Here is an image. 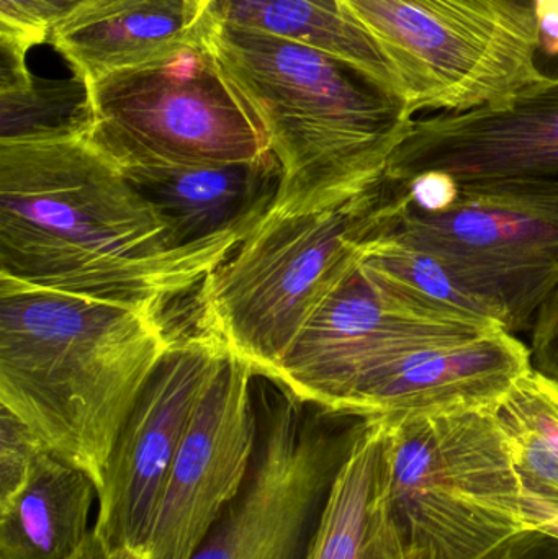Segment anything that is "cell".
<instances>
[{
    "mask_svg": "<svg viewBox=\"0 0 558 559\" xmlns=\"http://www.w3.org/2000/svg\"><path fill=\"white\" fill-rule=\"evenodd\" d=\"M205 0H92L49 33V45L87 82L169 55L202 33Z\"/></svg>",
    "mask_w": 558,
    "mask_h": 559,
    "instance_id": "16",
    "label": "cell"
},
{
    "mask_svg": "<svg viewBox=\"0 0 558 559\" xmlns=\"http://www.w3.org/2000/svg\"><path fill=\"white\" fill-rule=\"evenodd\" d=\"M390 233L431 255L513 332L530 329L558 288V180H412Z\"/></svg>",
    "mask_w": 558,
    "mask_h": 559,
    "instance_id": "5",
    "label": "cell"
},
{
    "mask_svg": "<svg viewBox=\"0 0 558 559\" xmlns=\"http://www.w3.org/2000/svg\"><path fill=\"white\" fill-rule=\"evenodd\" d=\"M182 248L239 246L269 215L281 189L274 153L251 163L124 173Z\"/></svg>",
    "mask_w": 558,
    "mask_h": 559,
    "instance_id": "15",
    "label": "cell"
},
{
    "mask_svg": "<svg viewBox=\"0 0 558 559\" xmlns=\"http://www.w3.org/2000/svg\"><path fill=\"white\" fill-rule=\"evenodd\" d=\"M531 364L534 370L558 383V288L534 321Z\"/></svg>",
    "mask_w": 558,
    "mask_h": 559,
    "instance_id": "24",
    "label": "cell"
},
{
    "mask_svg": "<svg viewBox=\"0 0 558 559\" xmlns=\"http://www.w3.org/2000/svg\"><path fill=\"white\" fill-rule=\"evenodd\" d=\"M236 248L177 245L87 136L0 143V282L163 311Z\"/></svg>",
    "mask_w": 558,
    "mask_h": 559,
    "instance_id": "1",
    "label": "cell"
},
{
    "mask_svg": "<svg viewBox=\"0 0 558 559\" xmlns=\"http://www.w3.org/2000/svg\"><path fill=\"white\" fill-rule=\"evenodd\" d=\"M206 3H209V0H205Z\"/></svg>",
    "mask_w": 558,
    "mask_h": 559,
    "instance_id": "30",
    "label": "cell"
},
{
    "mask_svg": "<svg viewBox=\"0 0 558 559\" xmlns=\"http://www.w3.org/2000/svg\"><path fill=\"white\" fill-rule=\"evenodd\" d=\"M225 355V345L203 331L174 338L121 427L94 525L121 559H141L180 443Z\"/></svg>",
    "mask_w": 558,
    "mask_h": 559,
    "instance_id": "10",
    "label": "cell"
},
{
    "mask_svg": "<svg viewBox=\"0 0 558 559\" xmlns=\"http://www.w3.org/2000/svg\"><path fill=\"white\" fill-rule=\"evenodd\" d=\"M539 25L541 49L549 56L558 55V0H533L531 3Z\"/></svg>",
    "mask_w": 558,
    "mask_h": 559,
    "instance_id": "26",
    "label": "cell"
},
{
    "mask_svg": "<svg viewBox=\"0 0 558 559\" xmlns=\"http://www.w3.org/2000/svg\"><path fill=\"white\" fill-rule=\"evenodd\" d=\"M396 180L558 179V75L507 100L415 118L390 157Z\"/></svg>",
    "mask_w": 558,
    "mask_h": 559,
    "instance_id": "13",
    "label": "cell"
},
{
    "mask_svg": "<svg viewBox=\"0 0 558 559\" xmlns=\"http://www.w3.org/2000/svg\"><path fill=\"white\" fill-rule=\"evenodd\" d=\"M203 16L209 22L268 33L346 59L402 102L392 66L341 0H209Z\"/></svg>",
    "mask_w": 558,
    "mask_h": 559,
    "instance_id": "19",
    "label": "cell"
},
{
    "mask_svg": "<svg viewBox=\"0 0 558 559\" xmlns=\"http://www.w3.org/2000/svg\"><path fill=\"white\" fill-rule=\"evenodd\" d=\"M161 314L0 282V407L97 489L121 427L176 338Z\"/></svg>",
    "mask_w": 558,
    "mask_h": 559,
    "instance_id": "2",
    "label": "cell"
},
{
    "mask_svg": "<svg viewBox=\"0 0 558 559\" xmlns=\"http://www.w3.org/2000/svg\"><path fill=\"white\" fill-rule=\"evenodd\" d=\"M487 559H558V537L539 528H527Z\"/></svg>",
    "mask_w": 558,
    "mask_h": 559,
    "instance_id": "25",
    "label": "cell"
},
{
    "mask_svg": "<svg viewBox=\"0 0 558 559\" xmlns=\"http://www.w3.org/2000/svg\"><path fill=\"white\" fill-rule=\"evenodd\" d=\"M254 378L226 350L180 443L141 559H192L238 498L258 449Z\"/></svg>",
    "mask_w": 558,
    "mask_h": 559,
    "instance_id": "11",
    "label": "cell"
},
{
    "mask_svg": "<svg viewBox=\"0 0 558 559\" xmlns=\"http://www.w3.org/2000/svg\"><path fill=\"white\" fill-rule=\"evenodd\" d=\"M87 140L123 173L251 163L272 153L203 32L169 55L88 82Z\"/></svg>",
    "mask_w": 558,
    "mask_h": 559,
    "instance_id": "7",
    "label": "cell"
},
{
    "mask_svg": "<svg viewBox=\"0 0 558 559\" xmlns=\"http://www.w3.org/2000/svg\"><path fill=\"white\" fill-rule=\"evenodd\" d=\"M254 383L258 449L238 498L192 559H307L331 486L364 419Z\"/></svg>",
    "mask_w": 558,
    "mask_h": 559,
    "instance_id": "9",
    "label": "cell"
},
{
    "mask_svg": "<svg viewBox=\"0 0 558 559\" xmlns=\"http://www.w3.org/2000/svg\"><path fill=\"white\" fill-rule=\"evenodd\" d=\"M91 117L85 79L36 78L25 56L0 55V143L87 136Z\"/></svg>",
    "mask_w": 558,
    "mask_h": 559,
    "instance_id": "21",
    "label": "cell"
},
{
    "mask_svg": "<svg viewBox=\"0 0 558 559\" xmlns=\"http://www.w3.org/2000/svg\"><path fill=\"white\" fill-rule=\"evenodd\" d=\"M539 531L546 532V534L558 537V515L553 521L546 522V524L539 525Z\"/></svg>",
    "mask_w": 558,
    "mask_h": 559,
    "instance_id": "28",
    "label": "cell"
},
{
    "mask_svg": "<svg viewBox=\"0 0 558 559\" xmlns=\"http://www.w3.org/2000/svg\"><path fill=\"white\" fill-rule=\"evenodd\" d=\"M307 559H406L393 512L383 417L364 419L331 486Z\"/></svg>",
    "mask_w": 558,
    "mask_h": 559,
    "instance_id": "17",
    "label": "cell"
},
{
    "mask_svg": "<svg viewBox=\"0 0 558 559\" xmlns=\"http://www.w3.org/2000/svg\"><path fill=\"white\" fill-rule=\"evenodd\" d=\"M382 417L406 559H487L531 528L495 409Z\"/></svg>",
    "mask_w": 558,
    "mask_h": 559,
    "instance_id": "6",
    "label": "cell"
},
{
    "mask_svg": "<svg viewBox=\"0 0 558 559\" xmlns=\"http://www.w3.org/2000/svg\"><path fill=\"white\" fill-rule=\"evenodd\" d=\"M533 370L531 350L510 332L435 345L400 355L360 377L344 416H395L462 409H497L511 388Z\"/></svg>",
    "mask_w": 558,
    "mask_h": 559,
    "instance_id": "14",
    "label": "cell"
},
{
    "mask_svg": "<svg viewBox=\"0 0 558 559\" xmlns=\"http://www.w3.org/2000/svg\"><path fill=\"white\" fill-rule=\"evenodd\" d=\"M94 479L51 450L22 491L0 509V559H69L91 535Z\"/></svg>",
    "mask_w": 558,
    "mask_h": 559,
    "instance_id": "18",
    "label": "cell"
},
{
    "mask_svg": "<svg viewBox=\"0 0 558 559\" xmlns=\"http://www.w3.org/2000/svg\"><path fill=\"white\" fill-rule=\"evenodd\" d=\"M490 331L498 329L418 314L377 288L359 265L314 312L271 380L304 403L341 414L359 378L373 368Z\"/></svg>",
    "mask_w": 558,
    "mask_h": 559,
    "instance_id": "12",
    "label": "cell"
},
{
    "mask_svg": "<svg viewBox=\"0 0 558 559\" xmlns=\"http://www.w3.org/2000/svg\"><path fill=\"white\" fill-rule=\"evenodd\" d=\"M81 5V0H0V28L36 46L48 41L51 29Z\"/></svg>",
    "mask_w": 558,
    "mask_h": 559,
    "instance_id": "23",
    "label": "cell"
},
{
    "mask_svg": "<svg viewBox=\"0 0 558 559\" xmlns=\"http://www.w3.org/2000/svg\"><path fill=\"white\" fill-rule=\"evenodd\" d=\"M92 2V0H81V3Z\"/></svg>",
    "mask_w": 558,
    "mask_h": 559,
    "instance_id": "29",
    "label": "cell"
},
{
    "mask_svg": "<svg viewBox=\"0 0 558 559\" xmlns=\"http://www.w3.org/2000/svg\"><path fill=\"white\" fill-rule=\"evenodd\" d=\"M69 559H121L114 551L108 550L107 545L100 540L97 534H95L94 527H92L91 535L87 540L82 545L81 550Z\"/></svg>",
    "mask_w": 558,
    "mask_h": 559,
    "instance_id": "27",
    "label": "cell"
},
{
    "mask_svg": "<svg viewBox=\"0 0 558 559\" xmlns=\"http://www.w3.org/2000/svg\"><path fill=\"white\" fill-rule=\"evenodd\" d=\"M48 450L29 427L0 407V509L22 491L36 463Z\"/></svg>",
    "mask_w": 558,
    "mask_h": 559,
    "instance_id": "22",
    "label": "cell"
},
{
    "mask_svg": "<svg viewBox=\"0 0 558 559\" xmlns=\"http://www.w3.org/2000/svg\"><path fill=\"white\" fill-rule=\"evenodd\" d=\"M203 38L282 169L268 216L340 205L379 182L415 118L346 59L202 19Z\"/></svg>",
    "mask_w": 558,
    "mask_h": 559,
    "instance_id": "3",
    "label": "cell"
},
{
    "mask_svg": "<svg viewBox=\"0 0 558 559\" xmlns=\"http://www.w3.org/2000/svg\"><path fill=\"white\" fill-rule=\"evenodd\" d=\"M520 478L527 524L558 515V383L531 370L497 409Z\"/></svg>",
    "mask_w": 558,
    "mask_h": 559,
    "instance_id": "20",
    "label": "cell"
},
{
    "mask_svg": "<svg viewBox=\"0 0 558 559\" xmlns=\"http://www.w3.org/2000/svg\"><path fill=\"white\" fill-rule=\"evenodd\" d=\"M399 79L406 111L497 104L544 78L539 25L518 0H341Z\"/></svg>",
    "mask_w": 558,
    "mask_h": 559,
    "instance_id": "8",
    "label": "cell"
},
{
    "mask_svg": "<svg viewBox=\"0 0 558 559\" xmlns=\"http://www.w3.org/2000/svg\"><path fill=\"white\" fill-rule=\"evenodd\" d=\"M412 199V183L385 174L331 209L265 216L200 285V331L271 380L314 312Z\"/></svg>",
    "mask_w": 558,
    "mask_h": 559,
    "instance_id": "4",
    "label": "cell"
}]
</instances>
